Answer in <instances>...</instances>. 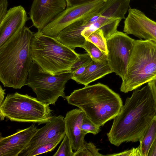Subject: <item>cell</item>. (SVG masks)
I'll list each match as a JSON object with an SVG mask.
<instances>
[{
  "mask_svg": "<svg viewBox=\"0 0 156 156\" xmlns=\"http://www.w3.org/2000/svg\"><path fill=\"white\" fill-rule=\"evenodd\" d=\"M98 1L67 7L40 31L43 34L54 37L66 27L77 20L98 12L105 2Z\"/></svg>",
  "mask_w": 156,
  "mask_h": 156,
  "instance_id": "obj_9",
  "label": "cell"
},
{
  "mask_svg": "<svg viewBox=\"0 0 156 156\" xmlns=\"http://www.w3.org/2000/svg\"><path fill=\"white\" fill-rule=\"evenodd\" d=\"M147 156H156V139L150 147Z\"/></svg>",
  "mask_w": 156,
  "mask_h": 156,
  "instance_id": "obj_33",
  "label": "cell"
},
{
  "mask_svg": "<svg viewBox=\"0 0 156 156\" xmlns=\"http://www.w3.org/2000/svg\"><path fill=\"white\" fill-rule=\"evenodd\" d=\"M102 0L106 1L107 0H66L67 7H72Z\"/></svg>",
  "mask_w": 156,
  "mask_h": 156,
  "instance_id": "obj_29",
  "label": "cell"
},
{
  "mask_svg": "<svg viewBox=\"0 0 156 156\" xmlns=\"http://www.w3.org/2000/svg\"><path fill=\"white\" fill-rule=\"evenodd\" d=\"M65 99L68 104L82 110L99 127L114 119L123 106L119 95L101 83L75 90Z\"/></svg>",
  "mask_w": 156,
  "mask_h": 156,
  "instance_id": "obj_3",
  "label": "cell"
},
{
  "mask_svg": "<svg viewBox=\"0 0 156 156\" xmlns=\"http://www.w3.org/2000/svg\"><path fill=\"white\" fill-rule=\"evenodd\" d=\"M49 105L36 98L17 92L8 94L0 105L1 120L5 118L11 121L46 123L52 116Z\"/></svg>",
  "mask_w": 156,
  "mask_h": 156,
  "instance_id": "obj_6",
  "label": "cell"
},
{
  "mask_svg": "<svg viewBox=\"0 0 156 156\" xmlns=\"http://www.w3.org/2000/svg\"><path fill=\"white\" fill-rule=\"evenodd\" d=\"M82 130L87 134L91 133L96 135L101 131L100 127L96 125L85 115L82 122Z\"/></svg>",
  "mask_w": 156,
  "mask_h": 156,
  "instance_id": "obj_27",
  "label": "cell"
},
{
  "mask_svg": "<svg viewBox=\"0 0 156 156\" xmlns=\"http://www.w3.org/2000/svg\"><path fill=\"white\" fill-rule=\"evenodd\" d=\"M83 48L94 61L107 60V55L91 42L86 40Z\"/></svg>",
  "mask_w": 156,
  "mask_h": 156,
  "instance_id": "obj_23",
  "label": "cell"
},
{
  "mask_svg": "<svg viewBox=\"0 0 156 156\" xmlns=\"http://www.w3.org/2000/svg\"><path fill=\"white\" fill-rule=\"evenodd\" d=\"M85 39L92 43L107 55L108 51L106 39L105 38L103 33L101 30L98 29L96 30Z\"/></svg>",
  "mask_w": 156,
  "mask_h": 156,
  "instance_id": "obj_21",
  "label": "cell"
},
{
  "mask_svg": "<svg viewBox=\"0 0 156 156\" xmlns=\"http://www.w3.org/2000/svg\"><path fill=\"white\" fill-rule=\"evenodd\" d=\"M85 114L80 108L68 112L64 118L66 135L69 138L72 148L75 151L83 146L87 133L81 128Z\"/></svg>",
  "mask_w": 156,
  "mask_h": 156,
  "instance_id": "obj_16",
  "label": "cell"
},
{
  "mask_svg": "<svg viewBox=\"0 0 156 156\" xmlns=\"http://www.w3.org/2000/svg\"><path fill=\"white\" fill-rule=\"evenodd\" d=\"M100 150L93 143L84 141L83 146L75 152L74 156H104L99 152Z\"/></svg>",
  "mask_w": 156,
  "mask_h": 156,
  "instance_id": "obj_22",
  "label": "cell"
},
{
  "mask_svg": "<svg viewBox=\"0 0 156 156\" xmlns=\"http://www.w3.org/2000/svg\"><path fill=\"white\" fill-rule=\"evenodd\" d=\"M156 115L154 102L148 85L134 90L114 119L111 128L107 134L109 141L116 146L125 142H140Z\"/></svg>",
  "mask_w": 156,
  "mask_h": 156,
  "instance_id": "obj_1",
  "label": "cell"
},
{
  "mask_svg": "<svg viewBox=\"0 0 156 156\" xmlns=\"http://www.w3.org/2000/svg\"><path fill=\"white\" fill-rule=\"evenodd\" d=\"M34 33L25 26L0 46V80L4 87L26 85L33 60L30 42Z\"/></svg>",
  "mask_w": 156,
  "mask_h": 156,
  "instance_id": "obj_2",
  "label": "cell"
},
{
  "mask_svg": "<svg viewBox=\"0 0 156 156\" xmlns=\"http://www.w3.org/2000/svg\"><path fill=\"white\" fill-rule=\"evenodd\" d=\"M105 156H142L140 145L136 148H133L131 149L126 150L119 153L107 154Z\"/></svg>",
  "mask_w": 156,
  "mask_h": 156,
  "instance_id": "obj_28",
  "label": "cell"
},
{
  "mask_svg": "<svg viewBox=\"0 0 156 156\" xmlns=\"http://www.w3.org/2000/svg\"><path fill=\"white\" fill-rule=\"evenodd\" d=\"M135 40L117 31L106 40L107 60L112 72L123 80L126 75Z\"/></svg>",
  "mask_w": 156,
  "mask_h": 156,
  "instance_id": "obj_8",
  "label": "cell"
},
{
  "mask_svg": "<svg viewBox=\"0 0 156 156\" xmlns=\"http://www.w3.org/2000/svg\"><path fill=\"white\" fill-rule=\"evenodd\" d=\"M87 65L80 67L74 71L73 73L71 79L73 80L82 75L84 72Z\"/></svg>",
  "mask_w": 156,
  "mask_h": 156,
  "instance_id": "obj_32",
  "label": "cell"
},
{
  "mask_svg": "<svg viewBox=\"0 0 156 156\" xmlns=\"http://www.w3.org/2000/svg\"><path fill=\"white\" fill-rule=\"evenodd\" d=\"M156 139V115L140 142L142 156H147L151 146Z\"/></svg>",
  "mask_w": 156,
  "mask_h": 156,
  "instance_id": "obj_20",
  "label": "cell"
},
{
  "mask_svg": "<svg viewBox=\"0 0 156 156\" xmlns=\"http://www.w3.org/2000/svg\"><path fill=\"white\" fill-rule=\"evenodd\" d=\"M38 129L34 124L15 133L0 138V156H18L29 143Z\"/></svg>",
  "mask_w": 156,
  "mask_h": 156,
  "instance_id": "obj_14",
  "label": "cell"
},
{
  "mask_svg": "<svg viewBox=\"0 0 156 156\" xmlns=\"http://www.w3.org/2000/svg\"><path fill=\"white\" fill-rule=\"evenodd\" d=\"M147 84L149 86L151 90L156 111V79L151 81L148 83Z\"/></svg>",
  "mask_w": 156,
  "mask_h": 156,
  "instance_id": "obj_31",
  "label": "cell"
},
{
  "mask_svg": "<svg viewBox=\"0 0 156 156\" xmlns=\"http://www.w3.org/2000/svg\"><path fill=\"white\" fill-rule=\"evenodd\" d=\"M73 73L68 72L52 75L43 72L33 61L26 85L32 89L39 101L49 105H55L59 97L66 98L65 85L71 79Z\"/></svg>",
  "mask_w": 156,
  "mask_h": 156,
  "instance_id": "obj_7",
  "label": "cell"
},
{
  "mask_svg": "<svg viewBox=\"0 0 156 156\" xmlns=\"http://www.w3.org/2000/svg\"><path fill=\"white\" fill-rule=\"evenodd\" d=\"M60 142L59 141L42 144L31 150L25 156H36L48 152L52 151Z\"/></svg>",
  "mask_w": 156,
  "mask_h": 156,
  "instance_id": "obj_24",
  "label": "cell"
},
{
  "mask_svg": "<svg viewBox=\"0 0 156 156\" xmlns=\"http://www.w3.org/2000/svg\"><path fill=\"white\" fill-rule=\"evenodd\" d=\"M98 12L72 23L61 31L54 38L73 49L74 50L76 47L83 48L86 40L81 35L82 32L85 28L99 19L100 16Z\"/></svg>",
  "mask_w": 156,
  "mask_h": 156,
  "instance_id": "obj_13",
  "label": "cell"
},
{
  "mask_svg": "<svg viewBox=\"0 0 156 156\" xmlns=\"http://www.w3.org/2000/svg\"><path fill=\"white\" fill-rule=\"evenodd\" d=\"M30 49L33 61L43 72L52 75L71 72L72 66L79 57L74 50L40 32L34 34Z\"/></svg>",
  "mask_w": 156,
  "mask_h": 156,
  "instance_id": "obj_4",
  "label": "cell"
},
{
  "mask_svg": "<svg viewBox=\"0 0 156 156\" xmlns=\"http://www.w3.org/2000/svg\"><path fill=\"white\" fill-rule=\"evenodd\" d=\"M5 90L3 89L1 85L0 87V105L1 104L4 100L5 98Z\"/></svg>",
  "mask_w": 156,
  "mask_h": 156,
  "instance_id": "obj_34",
  "label": "cell"
},
{
  "mask_svg": "<svg viewBox=\"0 0 156 156\" xmlns=\"http://www.w3.org/2000/svg\"><path fill=\"white\" fill-rule=\"evenodd\" d=\"M69 140L66 134L57 151L53 156H74Z\"/></svg>",
  "mask_w": 156,
  "mask_h": 156,
  "instance_id": "obj_25",
  "label": "cell"
},
{
  "mask_svg": "<svg viewBox=\"0 0 156 156\" xmlns=\"http://www.w3.org/2000/svg\"><path fill=\"white\" fill-rule=\"evenodd\" d=\"M92 60V59L88 53L79 54L78 58L71 67V72L73 73L79 68L88 65Z\"/></svg>",
  "mask_w": 156,
  "mask_h": 156,
  "instance_id": "obj_26",
  "label": "cell"
},
{
  "mask_svg": "<svg viewBox=\"0 0 156 156\" xmlns=\"http://www.w3.org/2000/svg\"><path fill=\"white\" fill-rule=\"evenodd\" d=\"M66 7V0H34L28 14L33 25L40 32Z\"/></svg>",
  "mask_w": 156,
  "mask_h": 156,
  "instance_id": "obj_12",
  "label": "cell"
},
{
  "mask_svg": "<svg viewBox=\"0 0 156 156\" xmlns=\"http://www.w3.org/2000/svg\"><path fill=\"white\" fill-rule=\"evenodd\" d=\"M156 79V43L135 40L120 91L127 93Z\"/></svg>",
  "mask_w": 156,
  "mask_h": 156,
  "instance_id": "obj_5",
  "label": "cell"
},
{
  "mask_svg": "<svg viewBox=\"0 0 156 156\" xmlns=\"http://www.w3.org/2000/svg\"><path fill=\"white\" fill-rule=\"evenodd\" d=\"M121 19L109 18L100 16L99 19L82 31L81 35L86 39L91 34L99 29L106 40L117 31V28Z\"/></svg>",
  "mask_w": 156,
  "mask_h": 156,
  "instance_id": "obj_18",
  "label": "cell"
},
{
  "mask_svg": "<svg viewBox=\"0 0 156 156\" xmlns=\"http://www.w3.org/2000/svg\"><path fill=\"white\" fill-rule=\"evenodd\" d=\"M29 19L24 8L21 5L14 6L8 10L0 23V46L25 26Z\"/></svg>",
  "mask_w": 156,
  "mask_h": 156,
  "instance_id": "obj_15",
  "label": "cell"
},
{
  "mask_svg": "<svg viewBox=\"0 0 156 156\" xmlns=\"http://www.w3.org/2000/svg\"><path fill=\"white\" fill-rule=\"evenodd\" d=\"M45 125L38 129L19 155L25 156L31 150L42 144L61 141L66 134L64 117L52 116Z\"/></svg>",
  "mask_w": 156,
  "mask_h": 156,
  "instance_id": "obj_10",
  "label": "cell"
},
{
  "mask_svg": "<svg viewBox=\"0 0 156 156\" xmlns=\"http://www.w3.org/2000/svg\"><path fill=\"white\" fill-rule=\"evenodd\" d=\"M8 0H0V23L2 22L8 12Z\"/></svg>",
  "mask_w": 156,
  "mask_h": 156,
  "instance_id": "obj_30",
  "label": "cell"
},
{
  "mask_svg": "<svg viewBox=\"0 0 156 156\" xmlns=\"http://www.w3.org/2000/svg\"><path fill=\"white\" fill-rule=\"evenodd\" d=\"M112 72L107 60H92L87 66L83 73L73 80L78 83L87 86L90 83Z\"/></svg>",
  "mask_w": 156,
  "mask_h": 156,
  "instance_id": "obj_17",
  "label": "cell"
},
{
  "mask_svg": "<svg viewBox=\"0 0 156 156\" xmlns=\"http://www.w3.org/2000/svg\"><path fill=\"white\" fill-rule=\"evenodd\" d=\"M130 0H107L98 13L103 17L114 19H126L125 15L129 7Z\"/></svg>",
  "mask_w": 156,
  "mask_h": 156,
  "instance_id": "obj_19",
  "label": "cell"
},
{
  "mask_svg": "<svg viewBox=\"0 0 156 156\" xmlns=\"http://www.w3.org/2000/svg\"><path fill=\"white\" fill-rule=\"evenodd\" d=\"M128 11V15L124 22L125 33L156 43V22L138 9L129 7Z\"/></svg>",
  "mask_w": 156,
  "mask_h": 156,
  "instance_id": "obj_11",
  "label": "cell"
}]
</instances>
